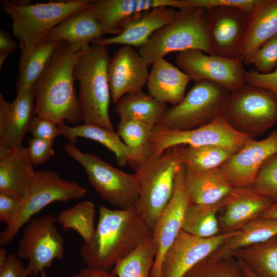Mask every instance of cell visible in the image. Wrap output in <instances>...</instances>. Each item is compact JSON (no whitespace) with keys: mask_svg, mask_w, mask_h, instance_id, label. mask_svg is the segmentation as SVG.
<instances>
[{"mask_svg":"<svg viewBox=\"0 0 277 277\" xmlns=\"http://www.w3.org/2000/svg\"><path fill=\"white\" fill-rule=\"evenodd\" d=\"M8 255L7 250L5 248L1 247L0 248V266L5 262Z\"/></svg>","mask_w":277,"mask_h":277,"instance_id":"816d5d0a","label":"cell"},{"mask_svg":"<svg viewBox=\"0 0 277 277\" xmlns=\"http://www.w3.org/2000/svg\"><path fill=\"white\" fill-rule=\"evenodd\" d=\"M229 93L211 82H195L179 104L167 108L156 126L188 130L209 124L222 115L223 105Z\"/></svg>","mask_w":277,"mask_h":277,"instance_id":"30bf717a","label":"cell"},{"mask_svg":"<svg viewBox=\"0 0 277 277\" xmlns=\"http://www.w3.org/2000/svg\"><path fill=\"white\" fill-rule=\"evenodd\" d=\"M154 127L138 121L120 119L116 132L128 147L146 160L153 154L151 138Z\"/></svg>","mask_w":277,"mask_h":277,"instance_id":"8d00e7d4","label":"cell"},{"mask_svg":"<svg viewBox=\"0 0 277 277\" xmlns=\"http://www.w3.org/2000/svg\"><path fill=\"white\" fill-rule=\"evenodd\" d=\"M180 11L171 7L153 8L125 24L120 34L111 37H101L92 44L105 47L121 44L140 47L155 32L174 21Z\"/></svg>","mask_w":277,"mask_h":277,"instance_id":"7402d4cb","label":"cell"},{"mask_svg":"<svg viewBox=\"0 0 277 277\" xmlns=\"http://www.w3.org/2000/svg\"><path fill=\"white\" fill-rule=\"evenodd\" d=\"M189 204L185 169L182 164L176 172L173 195L152 230V237L156 245L157 252L150 277H161L163 258L182 230L185 213Z\"/></svg>","mask_w":277,"mask_h":277,"instance_id":"9a60e30c","label":"cell"},{"mask_svg":"<svg viewBox=\"0 0 277 277\" xmlns=\"http://www.w3.org/2000/svg\"><path fill=\"white\" fill-rule=\"evenodd\" d=\"M152 65L147 82L148 94L163 103L179 104L185 96L189 76L164 58Z\"/></svg>","mask_w":277,"mask_h":277,"instance_id":"4316f807","label":"cell"},{"mask_svg":"<svg viewBox=\"0 0 277 277\" xmlns=\"http://www.w3.org/2000/svg\"><path fill=\"white\" fill-rule=\"evenodd\" d=\"M143 215L133 207L111 209L101 205L94 235L80 248L89 268L111 272L115 263L152 235Z\"/></svg>","mask_w":277,"mask_h":277,"instance_id":"6da1fadb","label":"cell"},{"mask_svg":"<svg viewBox=\"0 0 277 277\" xmlns=\"http://www.w3.org/2000/svg\"><path fill=\"white\" fill-rule=\"evenodd\" d=\"M167 109V104L143 91L122 96L114 111L120 120H132L156 126Z\"/></svg>","mask_w":277,"mask_h":277,"instance_id":"4dcf8cb0","label":"cell"},{"mask_svg":"<svg viewBox=\"0 0 277 277\" xmlns=\"http://www.w3.org/2000/svg\"><path fill=\"white\" fill-rule=\"evenodd\" d=\"M86 193V189L76 182L65 180L56 171H35L16 219L1 232V247L10 243L21 228L47 205L80 199Z\"/></svg>","mask_w":277,"mask_h":277,"instance_id":"9c48e42d","label":"cell"},{"mask_svg":"<svg viewBox=\"0 0 277 277\" xmlns=\"http://www.w3.org/2000/svg\"><path fill=\"white\" fill-rule=\"evenodd\" d=\"M27 150L33 165L44 164L55 155L53 142L38 138L32 137L29 140Z\"/></svg>","mask_w":277,"mask_h":277,"instance_id":"60d3db41","label":"cell"},{"mask_svg":"<svg viewBox=\"0 0 277 277\" xmlns=\"http://www.w3.org/2000/svg\"><path fill=\"white\" fill-rule=\"evenodd\" d=\"M236 260L246 277H258L245 263L239 259Z\"/></svg>","mask_w":277,"mask_h":277,"instance_id":"f907efd6","label":"cell"},{"mask_svg":"<svg viewBox=\"0 0 277 277\" xmlns=\"http://www.w3.org/2000/svg\"><path fill=\"white\" fill-rule=\"evenodd\" d=\"M256 71L267 73L274 70L277 66V34L264 44L249 61Z\"/></svg>","mask_w":277,"mask_h":277,"instance_id":"ab89813d","label":"cell"},{"mask_svg":"<svg viewBox=\"0 0 277 277\" xmlns=\"http://www.w3.org/2000/svg\"><path fill=\"white\" fill-rule=\"evenodd\" d=\"M182 277H246L236 259L205 258Z\"/></svg>","mask_w":277,"mask_h":277,"instance_id":"74e56055","label":"cell"},{"mask_svg":"<svg viewBox=\"0 0 277 277\" xmlns=\"http://www.w3.org/2000/svg\"><path fill=\"white\" fill-rule=\"evenodd\" d=\"M277 235V219L258 217L244 225L228 238L209 256L228 258L236 250L265 242Z\"/></svg>","mask_w":277,"mask_h":277,"instance_id":"f546056e","label":"cell"},{"mask_svg":"<svg viewBox=\"0 0 277 277\" xmlns=\"http://www.w3.org/2000/svg\"><path fill=\"white\" fill-rule=\"evenodd\" d=\"M180 11L174 21L155 32L139 47L138 53L148 66L173 52L199 50L212 54L204 10L191 8Z\"/></svg>","mask_w":277,"mask_h":277,"instance_id":"8992f818","label":"cell"},{"mask_svg":"<svg viewBox=\"0 0 277 277\" xmlns=\"http://www.w3.org/2000/svg\"><path fill=\"white\" fill-rule=\"evenodd\" d=\"M277 152V130L265 138L252 139L220 167L233 188L250 186L264 162Z\"/></svg>","mask_w":277,"mask_h":277,"instance_id":"d6986e66","label":"cell"},{"mask_svg":"<svg viewBox=\"0 0 277 277\" xmlns=\"http://www.w3.org/2000/svg\"><path fill=\"white\" fill-rule=\"evenodd\" d=\"M252 139L233 129L221 115L202 127L188 130H173L155 126L151 138L153 153L160 155L167 149L181 145H215L233 154Z\"/></svg>","mask_w":277,"mask_h":277,"instance_id":"8fae6325","label":"cell"},{"mask_svg":"<svg viewBox=\"0 0 277 277\" xmlns=\"http://www.w3.org/2000/svg\"><path fill=\"white\" fill-rule=\"evenodd\" d=\"M82 52H76L67 43L60 42L33 87L35 115L56 125L66 121L76 125L82 121L74 77Z\"/></svg>","mask_w":277,"mask_h":277,"instance_id":"7a4b0ae2","label":"cell"},{"mask_svg":"<svg viewBox=\"0 0 277 277\" xmlns=\"http://www.w3.org/2000/svg\"><path fill=\"white\" fill-rule=\"evenodd\" d=\"M224 212L220 217L221 233L231 232L259 217L272 202L250 186L233 188L222 200Z\"/></svg>","mask_w":277,"mask_h":277,"instance_id":"44dd1931","label":"cell"},{"mask_svg":"<svg viewBox=\"0 0 277 277\" xmlns=\"http://www.w3.org/2000/svg\"><path fill=\"white\" fill-rule=\"evenodd\" d=\"M236 231L220 233L205 238L192 235L182 229L163 258L161 277H182Z\"/></svg>","mask_w":277,"mask_h":277,"instance_id":"2e32d148","label":"cell"},{"mask_svg":"<svg viewBox=\"0 0 277 277\" xmlns=\"http://www.w3.org/2000/svg\"><path fill=\"white\" fill-rule=\"evenodd\" d=\"M244 76L246 84L265 88L277 96V68L267 73H262L256 70L245 71Z\"/></svg>","mask_w":277,"mask_h":277,"instance_id":"f6af8a7d","label":"cell"},{"mask_svg":"<svg viewBox=\"0 0 277 277\" xmlns=\"http://www.w3.org/2000/svg\"><path fill=\"white\" fill-rule=\"evenodd\" d=\"M193 8L208 9L216 7H233L250 13L255 0H188Z\"/></svg>","mask_w":277,"mask_h":277,"instance_id":"7bdbcfd3","label":"cell"},{"mask_svg":"<svg viewBox=\"0 0 277 277\" xmlns=\"http://www.w3.org/2000/svg\"><path fill=\"white\" fill-rule=\"evenodd\" d=\"M25 268L16 254H8L5 262L0 266V277H20Z\"/></svg>","mask_w":277,"mask_h":277,"instance_id":"bcb514c9","label":"cell"},{"mask_svg":"<svg viewBox=\"0 0 277 277\" xmlns=\"http://www.w3.org/2000/svg\"><path fill=\"white\" fill-rule=\"evenodd\" d=\"M71 277H117L111 272L106 271L89 267L81 269L78 273Z\"/></svg>","mask_w":277,"mask_h":277,"instance_id":"c3c4849f","label":"cell"},{"mask_svg":"<svg viewBox=\"0 0 277 277\" xmlns=\"http://www.w3.org/2000/svg\"><path fill=\"white\" fill-rule=\"evenodd\" d=\"M231 256L245 263L258 277H277V235L240 248Z\"/></svg>","mask_w":277,"mask_h":277,"instance_id":"1f68e13d","label":"cell"},{"mask_svg":"<svg viewBox=\"0 0 277 277\" xmlns=\"http://www.w3.org/2000/svg\"><path fill=\"white\" fill-rule=\"evenodd\" d=\"M204 11L212 54L240 58L249 13L229 7H216Z\"/></svg>","mask_w":277,"mask_h":277,"instance_id":"5bb4252c","label":"cell"},{"mask_svg":"<svg viewBox=\"0 0 277 277\" xmlns=\"http://www.w3.org/2000/svg\"><path fill=\"white\" fill-rule=\"evenodd\" d=\"M57 216L52 214L32 218L25 227L16 255L28 260V275L37 276L50 267L55 259H64V240L55 226Z\"/></svg>","mask_w":277,"mask_h":277,"instance_id":"7c38bea8","label":"cell"},{"mask_svg":"<svg viewBox=\"0 0 277 277\" xmlns=\"http://www.w3.org/2000/svg\"><path fill=\"white\" fill-rule=\"evenodd\" d=\"M40 274L41 277H48L47 273L44 271V270L41 271Z\"/></svg>","mask_w":277,"mask_h":277,"instance_id":"db71d44e","label":"cell"},{"mask_svg":"<svg viewBox=\"0 0 277 277\" xmlns=\"http://www.w3.org/2000/svg\"><path fill=\"white\" fill-rule=\"evenodd\" d=\"M184 167L186 188L191 204L218 203L233 188L220 167L199 172Z\"/></svg>","mask_w":277,"mask_h":277,"instance_id":"83f0119b","label":"cell"},{"mask_svg":"<svg viewBox=\"0 0 277 277\" xmlns=\"http://www.w3.org/2000/svg\"><path fill=\"white\" fill-rule=\"evenodd\" d=\"M33 89L17 93L9 103L0 94V147L21 148L30 124L35 115Z\"/></svg>","mask_w":277,"mask_h":277,"instance_id":"ffe728a7","label":"cell"},{"mask_svg":"<svg viewBox=\"0 0 277 277\" xmlns=\"http://www.w3.org/2000/svg\"><path fill=\"white\" fill-rule=\"evenodd\" d=\"M16 47V44L10 33L3 30H0V67L5 61Z\"/></svg>","mask_w":277,"mask_h":277,"instance_id":"7dc6e473","label":"cell"},{"mask_svg":"<svg viewBox=\"0 0 277 277\" xmlns=\"http://www.w3.org/2000/svg\"><path fill=\"white\" fill-rule=\"evenodd\" d=\"M23 200L10 195L0 192V221L10 225L21 209Z\"/></svg>","mask_w":277,"mask_h":277,"instance_id":"ee69618b","label":"cell"},{"mask_svg":"<svg viewBox=\"0 0 277 277\" xmlns=\"http://www.w3.org/2000/svg\"><path fill=\"white\" fill-rule=\"evenodd\" d=\"M94 16L106 34L121 33L124 25L141 13L157 7L192 8L188 0H93Z\"/></svg>","mask_w":277,"mask_h":277,"instance_id":"e0dca14e","label":"cell"},{"mask_svg":"<svg viewBox=\"0 0 277 277\" xmlns=\"http://www.w3.org/2000/svg\"><path fill=\"white\" fill-rule=\"evenodd\" d=\"M250 186L273 204L277 203V152L264 162Z\"/></svg>","mask_w":277,"mask_h":277,"instance_id":"f35d334b","label":"cell"},{"mask_svg":"<svg viewBox=\"0 0 277 277\" xmlns=\"http://www.w3.org/2000/svg\"><path fill=\"white\" fill-rule=\"evenodd\" d=\"M148 64L133 48L123 45L110 58L108 77L111 97L116 103L122 96L142 91L147 84Z\"/></svg>","mask_w":277,"mask_h":277,"instance_id":"ac0fdd59","label":"cell"},{"mask_svg":"<svg viewBox=\"0 0 277 277\" xmlns=\"http://www.w3.org/2000/svg\"><path fill=\"white\" fill-rule=\"evenodd\" d=\"M64 149L81 165L88 182L103 200L121 209L135 206L140 193L135 173L125 172L94 154L83 152L74 144L67 143Z\"/></svg>","mask_w":277,"mask_h":277,"instance_id":"ba28073f","label":"cell"},{"mask_svg":"<svg viewBox=\"0 0 277 277\" xmlns=\"http://www.w3.org/2000/svg\"><path fill=\"white\" fill-rule=\"evenodd\" d=\"M57 126L60 135L65 137L68 143L75 144L78 137H83L100 143L115 154L116 161L120 166H124L129 163L138 166L145 160L128 147L115 131L91 124L70 126L64 122L57 124Z\"/></svg>","mask_w":277,"mask_h":277,"instance_id":"d4e9b609","label":"cell"},{"mask_svg":"<svg viewBox=\"0 0 277 277\" xmlns=\"http://www.w3.org/2000/svg\"><path fill=\"white\" fill-rule=\"evenodd\" d=\"M28 275L26 272L25 268L22 273L21 274L20 277H27Z\"/></svg>","mask_w":277,"mask_h":277,"instance_id":"f5cc1de1","label":"cell"},{"mask_svg":"<svg viewBox=\"0 0 277 277\" xmlns=\"http://www.w3.org/2000/svg\"><path fill=\"white\" fill-rule=\"evenodd\" d=\"M35 171L27 147H0V192L23 200Z\"/></svg>","mask_w":277,"mask_h":277,"instance_id":"cb8c5ba5","label":"cell"},{"mask_svg":"<svg viewBox=\"0 0 277 277\" xmlns=\"http://www.w3.org/2000/svg\"><path fill=\"white\" fill-rule=\"evenodd\" d=\"M28 131L33 137L53 142L59 135L57 125L52 121L35 115L29 127Z\"/></svg>","mask_w":277,"mask_h":277,"instance_id":"b9f144b4","label":"cell"},{"mask_svg":"<svg viewBox=\"0 0 277 277\" xmlns=\"http://www.w3.org/2000/svg\"><path fill=\"white\" fill-rule=\"evenodd\" d=\"M95 213L94 203L90 201H84L61 211L57 220L65 231L68 229L75 231L83 239L84 243H88L95 230Z\"/></svg>","mask_w":277,"mask_h":277,"instance_id":"e575fe53","label":"cell"},{"mask_svg":"<svg viewBox=\"0 0 277 277\" xmlns=\"http://www.w3.org/2000/svg\"><path fill=\"white\" fill-rule=\"evenodd\" d=\"M276 34L277 0H255L241 48L243 63L248 65L260 47Z\"/></svg>","mask_w":277,"mask_h":277,"instance_id":"603a6c76","label":"cell"},{"mask_svg":"<svg viewBox=\"0 0 277 277\" xmlns=\"http://www.w3.org/2000/svg\"><path fill=\"white\" fill-rule=\"evenodd\" d=\"M222 207V201L213 205L190 203L185 213L182 229L201 238H210L219 234L217 213Z\"/></svg>","mask_w":277,"mask_h":277,"instance_id":"836d02e7","label":"cell"},{"mask_svg":"<svg viewBox=\"0 0 277 277\" xmlns=\"http://www.w3.org/2000/svg\"><path fill=\"white\" fill-rule=\"evenodd\" d=\"M107 47L92 44L83 51L75 64L74 77L79 83L78 101L84 124L115 131L109 114L108 68L111 57Z\"/></svg>","mask_w":277,"mask_h":277,"instance_id":"3957f363","label":"cell"},{"mask_svg":"<svg viewBox=\"0 0 277 277\" xmlns=\"http://www.w3.org/2000/svg\"><path fill=\"white\" fill-rule=\"evenodd\" d=\"M259 217L277 219V203L271 204Z\"/></svg>","mask_w":277,"mask_h":277,"instance_id":"681fc988","label":"cell"},{"mask_svg":"<svg viewBox=\"0 0 277 277\" xmlns=\"http://www.w3.org/2000/svg\"><path fill=\"white\" fill-rule=\"evenodd\" d=\"M233 154L218 146H187L183 149V164L195 171H206L220 167Z\"/></svg>","mask_w":277,"mask_h":277,"instance_id":"d590c367","label":"cell"},{"mask_svg":"<svg viewBox=\"0 0 277 277\" xmlns=\"http://www.w3.org/2000/svg\"><path fill=\"white\" fill-rule=\"evenodd\" d=\"M105 32L92 13L91 6L67 17L57 25L47 38L66 42L76 52L86 50L90 43L102 37Z\"/></svg>","mask_w":277,"mask_h":277,"instance_id":"484cf974","label":"cell"},{"mask_svg":"<svg viewBox=\"0 0 277 277\" xmlns=\"http://www.w3.org/2000/svg\"><path fill=\"white\" fill-rule=\"evenodd\" d=\"M156 252L152 235L129 254L117 261L111 272L117 277H150Z\"/></svg>","mask_w":277,"mask_h":277,"instance_id":"d6a6232c","label":"cell"},{"mask_svg":"<svg viewBox=\"0 0 277 277\" xmlns=\"http://www.w3.org/2000/svg\"><path fill=\"white\" fill-rule=\"evenodd\" d=\"M59 42L46 38L40 42L19 46L21 54L16 91L33 89Z\"/></svg>","mask_w":277,"mask_h":277,"instance_id":"f1b7e54d","label":"cell"},{"mask_svg":"<svg viewBox=\"0 0 277 277\" xmlns=\"http://www.w3.org/2000/svg\"><path fill=\"white\" fill-rule=\"evenodd\" d=\"M90 0L47 3L2 1L3 11L11 18L13 36L19 46L46 39L57 25L70 15L90 7Z\"/></svg>","mask_w":277,"mask_h":277,"instance_id":"5b68a950","label":"cell"},{"mask_svg":"<svg viewBox=\"0 0 277 277\" xmlns=\"http://www.w3.org/2000/svg\"><path fill=\"white\" fill-rule=\"evenodd\" d=\"M175 63L190 80L211 82L229 92L236 91L245 84V70L240 58L206 54L201 50H190L179 52Z\"/></svg>","mask_w":277,"mask_h":277,"instance_id":"4fadbf2b","label":"cell"},{"mask_svg":"<svg viewBox=\"0 0 277 277\" xmlns=\"http://www.w3.org/2000/svg\"><path fill=\"white\" fill-rule=\"evenodd\" d=\"M184 147L170 148L160 155L153 153L137 166L140 193L135 207L152 230L173 195L176 172L183 164Z\"/></svg>","mask_w":277,"mask_h":277,"instance_id":"277c9868","label":"cell"},{"mask_svg":"<svg viewBox=\"0 0 277 277\" xmlns=\"http://www.w3.org/2000/svg\"><path fill=\"white\" fill-rule=\"evenodd\" d=\"M221 114L235 130L254 138L277 123V96L267 89L245 83L229 93Z\"/></svg>","mask_w":277,"mask_h":277,"instance_id":"52a82bcc","label":"cell"}]
</instances>
